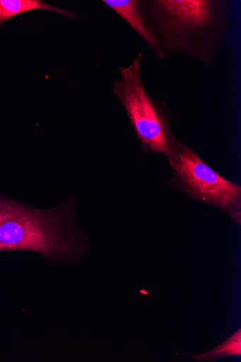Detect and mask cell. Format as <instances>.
<instances>
[{"mask_svg":"<svg viewBox=\"0 0 241 362\" xmlns=\"http://www.w3.org/2000/svg\"><path fill=\"white\" fill-rule=\"evenodd\" d=\"M126 23H127L160 60L167 59L156 35L145 0H102Z\"/></svg>","mask_w":241,"mask_h":362,"instance_id":"obj_5","label":"cell"},{"mask_svg":"<svg viewBox=\"0 0 241 362\" xmlns=\"http://www.w3.org/2000/svg\"><path fill=\"white\" fill-rule=\"evenodd\" d=\"M171 175L166 181L190 199L216 208L241 223V187L222 176L193 149L179 139L175 153L166 158Z\"/></svg>","mask_w":241,"mask_h":362,"instance_id":"obj_4","label":"cell"},{"mask_svg":"<svg viewBox=\"0 0 241 362\" xmlns=\"http://www.w3.org/2000/svg\"><path fill=\"white\" fill-rule=\"evenodd\" d=\"M165 52H177L208 66L228 26L225 0H145Z\"/></svg>","mask_w":241,"mask_h":362,"instance_id":"obj_2","label":"cell"},{"mask_svg":"<svg viewBox=\"0 0 241 362\" xmlns=\"http://www.w3.org/2000/svg\"><path fill=\"white\" fill-rule=\"evenodd\" d=\"M143 54H137L127 67H121L120 78L113 81L112 93L127 114L144 155H173L178 139L171 127V110L147 91L142 76Z\"/></svg>","mask_w":241,"mask_h":362,"instance_id":"obj_3","label":"cell"},{"mask_svg":"<svg viewBox=\"0 0 241 362\" xmlns=\"http://www.w3.org/2000/svg\"><path fill=\"white\" fill-rule=\"evenodd\" d=\"M78 201L72 194L58 206L40 209L0 194V252H35L54 265L83 262L90 240L78 221Z\"/></svg>","mask_w":241,"mask_h":362,"instance_id":"obj_1","label":"cell"},{"mask_svg":"<svg viewBox=\"0 0 241 362\" xmlns=\"http://www.w3.org/2000/svg\"><path fill=\"white\" fill-rule=\"evenodd\" d=\"M33 11L54 12L73 19L79 17L74 12L53 6L43 0H0V29L11 18Z\"/></svg>","mask_w":241,"mask_h":362,"instance_id":"obj_6","label":"cell"},{"mask_svg":"<svg viewBox=\"0 0 241 362\" xmlns=\"http://www.w3.org/2000/svg\"><path fill=\"white\" fill-rule=\"evenodd\" d=\"M241 355L240 329L232 337L213 350L201 355H187L197 361H214L231 356Z\"/></svg>","mask_w":241,"mask_h":362,"instance_id":"obj_7","label":"cell"}]
</instances>
